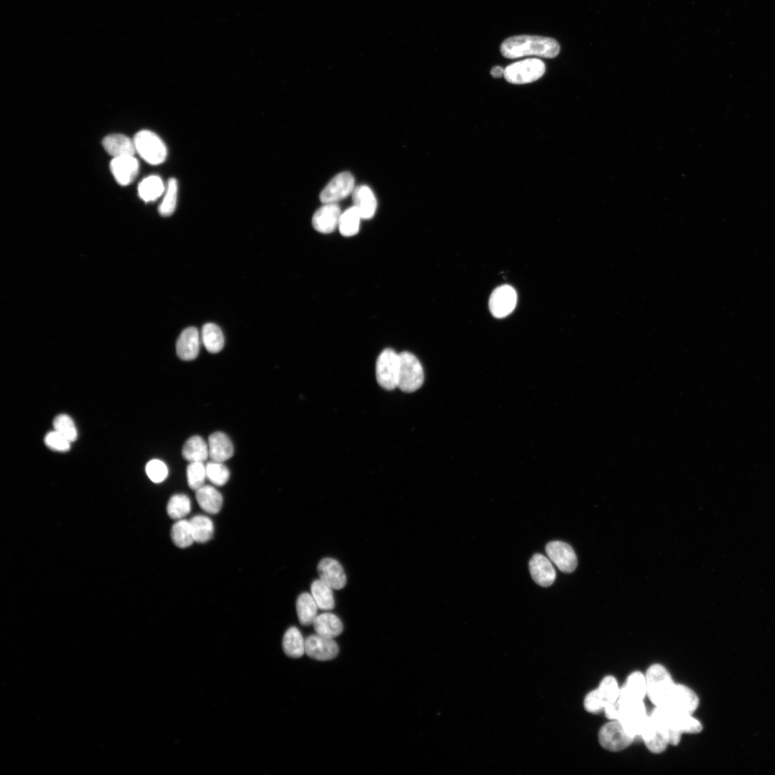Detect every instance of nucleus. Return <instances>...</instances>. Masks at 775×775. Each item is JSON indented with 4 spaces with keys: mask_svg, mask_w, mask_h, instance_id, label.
<instances>
[{
    "mask_svg": "<svg viewBox=\"0 0 775 775\" xmlns=\"http://www.w3.org/2000/svg\"><path fill=\"white\" fill-rule=\"evenodd\" d=\"M647 695V683L644 674L636 671L629 676L624 685L620 688L617 704L644 700Z\"/></svg>",
    "mask_w": 775,
    "mask_h": 775,
    "instance_id": "f3484780",
    "label": "nucleus"
},
{
    "mask_svg": "<svg viewBox=\"0 0 775 775\" xmlns=\"http://www.w3.org/2000/svg\"><path fill=\"white\" fill-rule=\"evenodd\" d=\"M53 427L56 432L59 433L70 443L76 441L78 438V432L75 421L67 414H60L53 421Z\"/></svg>",
    "mask_w": 775,
    "mask_h": 775,
    "instance_id": "4c0bfd02",
    "label": "nucleus"
},
{
    "mask_svg": "<svg viewBox=\"0 0 775 775\" xmlns=\"http://www.w3.org/2000/svg\"><path fill=\"white\" fill-rule=\"evenodd\" d=\"M355 179L349 173H341L334 177L320 193L323 203H336L345 199L355 190Z\"/></svg>",
    "mask_w": 775,
    "mask_h": 775,
    "instance_id": "9b49d317",
    "label": "nucleus"
},
{
    "mask_svg": "<svg viewBox=\"0 0 775 775\" xmlns=\"http://www.w3.org/2000/svg\"><path fill=\"white\" fill-rule=\"evenodd\" d=\"M341 214V209L337 203L324 204L315 213L313 226L320 233H332L338 227Z\"/></svg>",
    "mask_w": 775,
    "mask_h": 775,
    "instance_id": "dca6fc26",
    "label": "nucleus"
},
{
    "mask_svg": "<svg viewBox=\"0 0 775 775\" xmlns=\"http://www.w3.org/2000/svg\"><path fill=\"white\" fill-rule=\"evenodd\" d=\"M45 443L52 450L64 452L70 450L72 443L55 430L46 435Z\"/></svg>",
    "mask_w": 775,
    "mask_h": 775,
    "instance_id": "37998d69",
    "label": "nucleus"
},
{
    "mask_svg": "<svg viewBox=\"0 0 775 775\" xmlns=\"http://www.w3.org/2000/svg\"><path fill=\"white\" fill-rule=\"evenodd\" d=\"M208 450L210 459L219 462H224L229 460L234 453V445L230 438L220 432L209 437Z\"/></svg>",
    "mask_w": 775,
    "mask_h": 775,
    "instance_id": "5701e85b",
    "label": "nucleus"
},
{
    "mask_svg": "<svg viewBox=\"0 0 775 775\" xmlns=\"http://www.w3.org/2000/svg\"><path fill=\"white\" fill-rule=\"evenodd\" d=\"M529 569L534 582L543 587L551 586L555 580L556 573L551 560L541 554H535L529 563Z\"/></svg>",
    "mask_w": 775,
    "mask_h": 775,
    "instance_id": "6ab92c4d",
    "label": "nucleus"
},
{
    "mask_svg": "<svg viewBox=\"0 0 775 775\" xmlns=\"http://www.w3.org/2000/svg\"><path fill=\"white\" fill-rule=\"evenodd\" d=\"M162 178L158 175H151L141 182L138 187V193L145 202L158 200L166 191Z\"/></svg>",
    "mask_w": 775,
    "mask_h": 775,
    "instance_id": "cd10ccee",
    "label": "nucleus"
},
{
    "mask_svg": "<svg viewBox=\"0 0 775 775\" xmlns=\"http://www.w3.org/2000/svg\"><path fill=\"white\" fill-rule=\"evenodd\" d=\"M320 579L333 590L343 589L347 583V578L340 563L335 559L325 558L322 559L318 566Z\"/></svg>",
    "mask_w": 775,
    "mask_h": 775,
    "instance_id": "a211bd4d",
    "label": "nucleus"
},
{
    "mask_svg": "<svg viewBox=\"0 0 775 775\" xmlns=\"http://www.w3.org/2000/svg\"><path fill=\"white\" fill-rule=\"evenodd\" d=\"M201 337L205 348L211 354H217L224 346V337L220 327L213 323L205 325Z\"/></svg>",
    "mask_w": 775,
    "mask_h": 775,
    "instance_id": "c756f323",
    "label": "nucleus"
},
{
    "mask_svg": "<svg viewBox=\"0 0 775 775\" xmlns=\"http://www.w3.org/2000/svg\"><path fill=\"white\" fill-rule=\"evenodd\" d=\"M146 472L149 478L155 483L163 482L168 475V468L161 460H153L146 466Z\"/></svg>",
    "mask_w": 775,
    "mask_h": 775,
    "instance_id": "79ce46f5",
    "label": "nucleus"
},
{
    "mask_svg": "<svg viewBox=\"0 0 775 775\" xmlns=\"http://www.w3.org/2000/svg\"><path fill=\"white\" fill-rule=\"evenodd\" d=\"M207 478L217 486L226 484L230 478V471L224 462L211 461L206 465Z\"/></svg>",
    "mask_w": 775,
    "mask_h": 775,
    "instance_id": "58836bf2",
    "label": "nucleus"
},
{
    "mask_svg": "<svg viewBox=\"0 0 775 775\" xmlns=\"http://www.w3.org/2000/svg\"><path fill=\"white\" fill-rule=\"evenodd\" d=\"M136 153L148 163L158 166L163 163L168 156V150L163 141L156 133L143 130L134 137Z\"/></svg>",
    "mask_w": 775,
    "mask_h": 775,
    "instance_id": "20e7f679",
    "label": "nucleus"
},
{
    "mask_svg": "<svg viewBox=\"0 0 775 775\" xmlns=\"http://www.w3.org/2000/svg\"><path fill=\"white\" fill-rule=\"evenodd\" d=\"M400 356L392 349H384L376 363V379L384 389L391 391L398 387Z\"/></svg>",
    "mask_w": 775,
    "mask_h": 775,
    "instance_id": "6e6552de",
    "label": "nucleus"
},
{
    "mask_svg": "<svg viewBox=\"0 0 775 775\" xmlns=\"http://www.w3.org/2000/svg\"><path fill=\"white\" fill-rule=\"evenodd\" d=\"M286 654L293 659L301 658L305 654V640L296 627H292L286 632L283 639Z\"/></svg>",
    "mask_w": 775,
    "mask_h": 775,
    "instance_id": "bb28decb",
    "label": "nucleus"
},
{
    "mask_svg": "<svg viewBox=\"0 0 775 775\" xmlns=\"http://www.w3.org/2000/svg\"><path fill=\"white\" fill-rule=\"evenodd\" d=\"M641 739L647 748L655 754L663 752L670 744L668 730L651 715L644 728Z\"/></svg>",
    "mask_w": 775,
    "mask_h": 775,
    "instance_id": "ddd939ff",
    "label": "nucleus"
},
{
    "mask_svg": "<svg viewBox=\"0 0 775 775\" xmlns=\"http://www.w3.org/2000/svg\"><path fill=\"white\" fill-rule=\"evenodd\" d=\"M698 704L699 699L694 691L684 685L676 684L663 707L681 713L693 715Z\"/></svg>",
    "mask_w": 775,
    "mask_h": 775,
    "instance_id": "4468645a",
    "label": "nucleus"
},
{
    "mask_svg": "<svg viewBox=\"0 0 775 775\" xmlns=\"http://www.w3.org/2000/svg\"><path fill=\"white\" fill-rule=\"evenodd\" d=\"M338 653L339 648L334 639L315 634L305 640V654L313 659L330 661L336 658Z\"/></svg>",
    "mask_w": 775,
    "mask_h": 775,
    "instance_id": "2eb2a0df",
    "label": "nucleus"
},
{
    "mask_svg": "<svg viewBox=\"0 0 775 775\" xmlns=\"http://www.w3.org/2000/svg\"><path fill=\"white\" fill-rule=\"evenodd\" d=\"M618 721L627 733L635 738L641 735L649 719L644 700H635L619 704Z\"/></svg>",
    "mask_w": 775,
    "mask_h": 775,
    "instance_id": "39448f33",
    "label": "nucleus"
},
{
    "mask_svg": "<svg viewBox=\"0 0 775 775\" xmlns=\"http://www.w3.org/2000/svg\"><path fill=\"white\" fill-rule=\"evenodd\" d=\"M399 356L400 371L398 388L406 393L414 392L424 384V371L417 358L408 352H403Z\"/></svg>",
    "mask_w": 775,
    "mask_h": 775,
    "instance_id": "0eeeda50",
    "label": "nucleus"
},
{
    "mask_svg": "<svg viewBox=\"0 0 775 775\" xmlns=\"http://www.w3.org/2000/svg\"><path fill=\"white\" fill-rule=\"evenodd\" d=\"M332 588L320 579L315 580L311 585V595L319 609L325 611L332 610L335 607Z\"/></svg>",
    "mask_w": 775,
    "mask_h": 775,
    "instance_id": "473e14b6",
    "label": "nucleus"
},
{
    "mask_svg": "<svg viewBox=\"0 0 775 775\" xmlns=\"http://www.w3.org/2000/svg\"><path fill=\"white\" fill-rule=\"evenodd\" d=\"M354 206L359 210L362 220H371L376 214L377 200L372 190L367 185H361L353 192Z\"/></svg>",
    "mask_w": 775,
    "mask_h": 775,
    "instance_id": "b1692460",
    "label": "nucleus"
},
{
    "mask_svg": "<svg viewBox=\"0 0 775 775\" xmlns=\"http://www.w3.org/2000/svg\"><path fill=\"white\" fill-rule=\"evenodd\" d=\"M171 538L175 545L180 548L190 546L195 539L190 521L178 520L172 528Z\"/></svg>",
    "mask_w": 775,
    "mask_h": 775,
    "instance_id": "f704fd0d",
    "label": "nucleus"
},
{
    "mask_svg": "<svg viewBox=\"0 0 775 775\" xmlns=\"http://www.w3.org/2000/svg\"><path fill=\"white\" fill-rule=\"evenodd\" d=\"M182 453L190 463L204 462L209 456L208 445L202 438L193 436L186 441Z\"/></svg>",
    "mask_w": 775,
    "mask_h": 775,
    "instance_id": "c85d7f7f",
    "label": "nucleus"
},
{
    "mask_svg": "<svg viewBox=\"0 0 775 775\" xmlns=\"http://www.w3.org/2000/svg\"><path fill=\"white\" fill-rule=\"evenodd\" d=\"M191 511L190 499L184 494L173 496L167 506L168 516L175 520H180L188 516Z\"/></svg>",
    "mask_w": 775,
    "mask_h": 775,
    "instance_id": "e433bc0d",
    "label": "nucleus"
},
{
    "mask_svg": "<svg viewBox=\"0 0 775 775\" xmlns=\"http://www.w3.org/2000/svg\"><path fill=\"white\" fill-rule=\"evenodd\" d=\"M651 716L668 730L670 744L673 746L680 743L682 734H698L703 730L700 722L693 715L667 708L656 707Z\"/></svg>",
    "mask_w": 775,
    "mask_h": 775,
    "instance_id": "f03ea898",
    "label": "nucleus"
},
{
    "mask_svg": "<svg viewBox=\"0 0 775 775\" xmlns=\"http://www.w3.org/2000/svg\"><path fill=\"white\" fill-rule=\"evenodd\" d=\"M178 181L175 178L170 179L165 191L163 202L159 207V213L162 217H168L175 212L178 201Z\"/></svg>",
    "mask_w": 775,
    "mask_h": 775,
    "instance_id": "c9c22d12",
    "label": "nucleus"
},
{
    "mask_svg": "<svg viewBox=\"0 0 775 775\" xmlns=\"http://www.w3.org/2000/svg\"><path fill=\"white\" fill-rule=\"evenodd\" d=\"M102 145L107 153L114 158L134 156L136 153L134 139L124 134L108 135L103 139Z\"/></svg>",
    "mask_w": 775,
    "mask_h": 775,
    "instance_id": "4be33fe9",
    "label": "nucleus"
},
{
    "mask_svg": "<svg viewBox=\"0 0 775 775\" xmlns=\"http://www.w3.org/2000/svg\"><path fill=\"white\" fill-rule=\"evenodd\" d=\"M490 74L493 78H501L504 77L505 68L502 66L493 67L491 70Z\"/></svg>",
    "mask_w": 775,
    "mask_h": 775,
    "instance_id": "a18cd8bd",
    "label": "nucleus"
},
{
    "mask_svg": "<svg viewBox=\"0 0 775 775\" xmlns=\"http://www.w3.org/2000/svg\"><path fill=\"white\" fill-rule=\"evenodd\" d=\"M313 625L318 635L332 639L339 636L343 631L340 619L329 612L318 615Z\"/></svg>",
    "mask_w": 775,
    "mask_h": 775,
    "instance_id": "a878e982",
    "label": "nucleus"
},
{
    "mask_svg": "<svg viewBox=\"0 0 775 775\" xmlns=\"http://www.w3.org/2000/svg\"><path fill=\"white\" fill-rule=\"evenodd\" d=\"M597 690L606 703L617 702L620 688L614 677L611 676L605 677Z\"/></svg>",
    "mask_w": 775,
    "mask_h": 775,
    "instance_id": "a19ab883",
    "label": "nucleus"
},
{
    "mask_svg": "<svg viewBox=\"0 0 775 775\" xmlns=\"http://www.w3.org/2000/svg\"><path fill=\"white\" fill-rule=\"evenodd\" d=\"M207 478L206 467L203 462H190L187 468V479L189 487L197 490L205 484Z\"/></svg>",
    "mask_w": 775,
    "mask_h": 775,
    "instance_id": "ea45409f",
    "label": "nucleus"
},
{
    "mask_svg": "<svg viewBox=\"0 0 775 775\" xmlns=\"http://www.w3.org/2000/svg\"><path fill=\"white\" fill-rule=\"evenodd\" d=\"M111 171L116 182L123 186L131 184L139 173V165L134 156L114 158L110 164Z\"/></svg>",
    "mask_w": 775,
    "mask_h": 775,
    "instance_id": "aec40b11",
    "label": "nucleus"
},
{
    "mask_svg": "<svg viewBox=\"0 0 775 775\" xmlns=\"http://www.w3.org/2000/svg\"><path fill=\"white\" fill-rule=\"evenodd\" d=\"M606 703L602 700L597 689L589 693L584 702L585 710L589 712L598 715L604 712Z\"/></svg>",
    "mask_w": 775,
    "mask_h": 775,
    "instance_id": "c03bdc74",
    "label": "nucleus"
},
{
    "mask_svg": "<svg viewBox=\"0 0 775 775\" xmlns=\"http://www.w3.org/2000/svg\"><path fill=\"white\" fill-rule=\"evenodd\" d=\"M362 216L359 210L354 205L347 208L340 217L338 228L343 237H354L360 229Z\"/></svg>",
    "mask_w": 775,
    "mask_h": 775,
    "instance_id": "7c9ffc66",
    "label": "nucleus"
},
{
    "mask_svg": "<svg viewBox=\"0 0 775 775\" xmlns=\"http://www.w3.org/2000/svg\"><path fill=\"white\" fill-rule=\"evenodd\" d=\"M297 612L300 623L304 626L313 624L318 617V606L312 595L302 594L297 600Z\"/></svg>",
    "mask_w": 775,
    "mask_h": 775,
    "instance_id": "2f4dec72",
    "label": "nucleus"
},
{
    "mask_svg": "<svg viewBox=\"0 0 775 775\" xmlns=\"http://www.w3.org/2000/svg\"><path fill=\"white\" fill-rule=\"evenodd\" d=\"M548 558L563 573H573L578 567L577 555L573 547L562 541H551L546 546Z\"/></svg>",
    "mask_w": 775,
    "mask_h": 775,
    "instance_id": "9d476101",
    "label": "nucleus"
},
{
    "mask_svg": "<svg viewBox=\"0 0 775 775\" xmlns=\"http://www.w3.org/2000/svg\"><path fill=\"white\" fill-rule=\"evenodd\" d=\"M501 52L505 58L510 59L531 55L553 58L558 55L560 46L551 38L523 35L505 40L502 44Z\"/></svg>",
    "mask_w": 775,
    "mask_h": 775,
    "instance_id": "f257e3e1",
    "label": "nucleus"
},
{
    "mask_svg": "<svg viewBox=\"0 0 775 775\" xmlns=\"http://www.w3.org/2000/svg\"><path fill=\"white\" fill-rule=\"evenodd\" d=\"M195 541L204 543L212 538L215 525L212 521L205 516H195L190 521Z\"/></svg>",
    "mask_w": 775,
    "mask_h": 775,
    "instance_id": "72a5a7b5",
    "label": "nucleus"
},
{
    "mask_svg": "<svg viewBox=\"0 0 775 775\" xmlns=\"http://www.w3.org/2000/svg\"><path fill=\"white\" fill-rule=\"evenodd\" d=\"M196 499L200 507L210 514L220 513L224 503L221 492L213 486L205 484L196 490Z\"/></svg>",
    "mask_w": 775,
    "mask_h": 775,
    "instance_id": "393cba45",
    "label": "nucleus"
},
{
    "mask_svg": "<svg viewBox=\"0 0 775 775\" xmlns=\"http://www.w3.org/2000/svg\"><path fill=\"white\" fill-rule=\"evenodd\" d=\"M516 304L517 293L515 289L510 286H503L492 293L489 308L493 316L504 318L515 310Z\"/></svg>",
    "mask_w": 775,
    "mask_h": 775,
    "instance_id": "f8f14e48",
    "label": "nucleus"
},
{
    "mask_svg": "<svg viewBox=\"0 0 775 775\" xmlns=\"http://www.w3.org/2000/svg\"><path fill=\"white\" fill-rule=\"evenodd\" d=\"M200 345V334L195 327L185 329L180 335L176 351L178 357L183 361L195 360L199 354Z\"/></svg>",
    "mask_w": 775,
    "mask_h": 775,
    "instance_id": "412c9836",
    "label": "nucleus"
},
{
    "mask_svg": "<svg viewBox=\"0 0 775 775\" xmlns=\"http://www.w3.org/2000/svg\"><path fill=\"white\" fill-rule=\"evenodd\" d=\"M636 739L629 735L618 720L605 725L599 732V742L609 752H619L628 747Z\"/></svg>",
    "mask_w": 775,
    "mask_h": 775,
    "instance_id": "1a4fd4ad",
    "label": "nucleus"
},
{
    "mask_svg": "<svg viewBox=\"0 0 775 775\" xmlns=\"http://www.w3.org/2000/svg\"><path fill=\"white\" fill-rule=\"evenodd\" d=\"M647 695L655 707H663L676 683L668 671L661 664L651 666L646 675Z\"/></svg>",
    "mask_w": 775,
    "mask_h": 775,
    "instance_id": "7ed1b4c3",
    "label": "nucleus"
},
{
    "mask_svg": "<svg viewBox=\"0 0 775 775\" xmlns=\"http://www.w3.org/2000/svg\"><path fill=\"white\" fill-rule=\"evenodd\" d=\"M546 72V65L538 58L514 63L505 68L504 78L512 85H527L540 80Z\"/></svg>",
    "mask_w": 775,
    "mask_h": 775,
    "instance_id": "423d86ee",
    "label": "nucleus"
}]
</instances>
